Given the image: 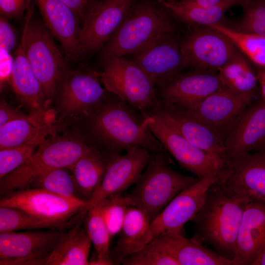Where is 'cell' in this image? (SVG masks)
<instances>
[{
    "instance_id": "14",
    "label": "cell",
    "mask_w": 265,
    "mask_h": 265,
    "mask_svg": "<svg viewBox=\"0 0 265 265\" xmlns=\"http://www.w3.org/2000/svg\"><path fill=\"white\" fill-rule=\"evenodd\" d=\"M181 38L179 33L165 34L124 57L143 70L156 87L188 67L181 50Z\"/></svg>"
},
{
    "instance_id": "17",
    "label": "cell",
    "mask_w": 265,
    "mask_h": 265,
    "mask_svg": "<svg viewBox=\"0 0 265 265\" xmlns=\"http://www.w3.org/2000/svg\"><path fill=\"white\" fill-rule=\"evenodd\" d=\"M225 87L216 72L192 69L174 75L156 89L159 101L188 108Z\"/></svg>"
},
{
    "instance_id": "41",
    "label": "cell",
    "mask_w": 265,
    "mask_h": 265,
    "mask_svg": "<svg viewBox=\"0 0 265 265\" xmlns=\"http://www.w3.org/2000/svg\"><path fill=\"white\" fill-rule=\"evenodd\" d=\"M30 0H0V13L8 19H18L31 6Z\"/></svg>"
},
{
    "instance_id": "4",
    "label": "cell",
    "mask_w": 265,
    "mask_h": 265,
    "mask_svg": "<svg viewBox=\"0 0 265 265\" xmlns=\"http://www.w3.org/2000/svg\"><path fill=\"white\" fill-rule=\"evenodd\" d=\"M31 157L17 169L0 179L1 196L29 188L39 175L51 169H70L94 147L84 138L65 136L44 140Z\"/></svg>"
},
{
    "instance_id": "3",
    "label": "cell",
    "mask_w": 265,
    "mask_h": 265,
    "mask_svg": "<svg viewBox=\"0 0 265 265\" xmlns=\"http://www.w3.org/2000/svg\"><path fill=\"white\" fill-rule=\"evenodd\" d=\"M175 19L159 0H135L102 49V58L124 56L159 36L179 33Z\"/></svg>"
},
{
    "instance_id": "21",
    "label": "cell",
    "mask_w": 265,
    "mask_h": 265,
    "mask_svg": "<svg viewBox=\"0 0 265 265\" xmlns=\"http://www.w3.org/2000/svg\"><path fill=\"white\" fill-rule=\"evenodd\" d=\"M44 24L62 46L66 58L76 61L81 55L79 35L80 21L61 0H35Z\"/></svg>"
},
{
    "instance_id": "26",
    "label": "cell",
    "mask_w": 265,
    "mask_h": 265,
    "mask_svg": "<svg viewBox=\"0 0 265 265\" xmlns=\"http://www.w3.org/2000/svg\"><path fill=\"white\" fill-rule=\"evenodd\" d=\"M119 234L117 243L110 252L114 265L122 264L125 258L139 251L154 239L149 218L134 206L128 208Z\"/></svg>"
},
{
    "instance_id": "36",
    "label": "cell",
    "mask_w": 265,
    "mask_h": 265,
    "mask_svg": "<svg viewBox=\"0 0 265 265\" xmlns=\"http://www.w3.org/2000/svg\"><path fill=\"white\" fill-rule=\"evenodd\" d=\"M102 216L111 237L119 234L122 228L127 210L132 206L130 198L127 195H114L97 203Z\"/></svg>"
},
{
    "instance_id": "9",
    "label": "cell",
    "mask_w": 265,
    "mask_h": 265,
    "mask_svg": "<svg viewBox=\"0 0 265 265\" xmlns=\"http://www.w3.org/2000/svg\"><path fill=\"white\" fill-rule=\"evenodd\" d=\"M146 113L151 116L150 130L181 167L199 179L219 176L225 164L223 159L196 147L162 119Z\"/></svg>"
},
{
    "instance_id": "38",
    "label": "cell",
    "mask_w": 265,
    "mask_h": 265,
    "mask_svg": "<svg viewBox=\"0 0 265 265\" xmlns=\"http://www.w3.org/2000/svg\"><path fill=\"white\" fill-rule=\"evenodd\" d=\"M124 265H179L171 256L161 250L153 240L139 251L127 257Z\"/></svg>"
},
{
    "instance_id": "7",
    "label": "cell",
    "mask_w": 265,
    "mask_h": 265,
    "mask_svg": "<svg viewBox=\"0 0 265 265\" xmlns=\"http://www.w3.org/2000/svg\"><path fill=\"white\" fill-rule=\"evenodd\" d=\"M104 60L100 80L107 92L142 111L158 104L155 85L138 65L124 56H111Z\"/></svg>"
},
{
    "instance_id": "35",
    "label": "cell",
    "mask_w": 265,
    "mask_h": 265,
    "mask_svg": "<svg viewBox=\"0 0 265 265\" xmlns=\"http://www.w3.org/2000/svg\"><path fill=\"white\" fill-rule=\"evenodd\" d=\"M69 170L67 168H60L44 172L33 180L30 186L66 197L81 198Z\"/></svg>"
},
{
    "instance_id": "27",
    "label": "cell",
    "mask_w": 265,
    "mask_h": 265,
    "mask_svg": "<svg viewBox=\"0 0 265 265\" xmlns=\"http://www.w3.org/2000/svg\"><path fill=\"white\" fill-rule=\"evenodd\" d=\"M64 124L55 121V114L44 118L31 115L26 119H17L0 127V149L30 143L39 145L46 137Z\"/></svg>"
},
{
    "instance_id": "18",
    "label": "cell",
    "mask_w": 265,
    "mask_h": 265,
    "mask_svg": "<svg viewBox=\"0 0 265 265\" xmlns=\"http://www.w3.org/2000/svg\"><path fill=\"white\" fill-rule=\"evenodd\" d=\"M144 148H134L121 154H107L108 160L103 181L91 199L87 209L109 196L122 192L138 180L151 158Z\"/></svg>"
},
{
    "instance_id": "29",
    "label": "cell",
    "mask_w": 265,
    "mask_h": 265,
    "mask_svg": "<svg viewBox=\"0 0 265 265\" xmlns=\"http://www.w3.org/2000/svg\"><path fill=\"white\" fill-rule=\"evenodd\" d=\"M108 155L95 148L69 169L80 198L89 202L99 188L107 165Z\"/></svg>"
},
{
    "instance_id": "40",
    "label": "cell",
    "mask_w": 265,
    "mask_h": 265,
    "mask_svg": "<svg viewBox=\"0 0 265 265\" xmlns=\"http://www.w3.org/2000/svg\"><path fill=\"white\" fill-rule=\"evenodd\" d=\"M15 30L10 24L9 19L0 16V49L11 53L17 43Z\"/></svg>"
},
{
    "instance_id": "28",
    "label": "cell",
    "mask_w": 265,
    "mask_h": 265,
    "mask_svg": "<svg viewBox=\"0 0 265 265\" xmlns=\"http://www.w3.org/2000/svg\"><path fill=\"white\" fill-rule=\"evenodd\" d=\"M85 217L64 232L45 265H89L88 256L92 242L86 229L82 227Z\"/></svg>"
},
{
    "instance_id": "43",
    "label": "cell",
    "mask_w": 265,
    "mask_h": 265,
    "mask_svg": "<svg viewBox=\"0 0 265 265\" xmlns=\"http://www.w3.org/2000/svg\"><path fill=\"white\" fill-rule=\"evenodd\" d=\"M31 116L24 114L9 106L1 99L0 104V127L11 121L21 119H26Z\"/></svg>"
},
{
    "instance_id": "46",
    "label": "cell",
    "mask_w": 265,
    "mask_h": 265,
    "mask_svg": "<svg viewBox=\"0 0 265 265\" xmlns=\"http://www.w3.org/2000/svg\"><path fill=\"white\" fill-rule=\"evenodd\" d=\"M256 74L261 100L265 104V68L257 67Z\"/></svg>"
},
{
    "instance_id": "44",
    "label": "cell",
    "mask_w": 265,
    "mask_h": 265,
    "mask_svg": "<svg viewBox=\"0 0 265 265\" xmlns=\"http://www.w3.org/2000/svg\"><path fill=\"white\" fill-rule=\"evenodd\" d=\"M243 0H180L181 1L199 7L215 8L227 7L231 8L240 5Z\"/></svg>"
},
{
    "instance_id": "23",
    "label": "cell",
    "mask_w": 265,
    "mask_h": 265,
    "mask_svg": "<svg viewBox=\"0 0 265 265\" xmlns=\"http://www.w3.org/2000/svg\"><path fill=\"white\" fill-rule=\"evenodd\" d=\"M265 246V202L251 200L239 227L233 265H253Z\"/></svg>"
},
{
    "instance_id": "15",
    "label": "cell",
    "mask_w": 265,
    "mask_h": 265,
    "mask_svg": "<svg viewBox=\"0 0 265 265\" xmlns=\"http://www.w3.org/2000/svg\"><path fill=\"white\" fill-rule=\"evenodd\" d=\"M100 73L94 71L68 72L59 87L60 120L83 118L104 99L107 91L100 83Z\"/></svg>"
},
{
    "instance_id": "37",
    "label": "cell",
    "mask_w": 265,
    "mask_h": 265,
    "mask_svg": "<svg viewBox=\"0 0 265 265\" xmlns=\"http://www.w3.org/2000/svg\"><path fill=\"white\" fill-rule=\"evenodd\" d=\"M239 21L232 28L265 37V0H243Z\"/></svg>"
},
{
    "instance_id": "42",
    "label": "cell",
    "mask_w": 265,
    "mask_h": 265,
    "mask_svg": "<svg viewBox=\"0 0 265 265\" xmlns=\"http://www.w3.org/2000/svg\"><path fill=\"white\" fill-rule=\"evenodd\" d=\"M13 65V55L0 49V88L10 82Z\"/></svg>"
},
{
    "instance_id": "6",
    "label": "cell",
    "mask_w": 265,
    "mask_h": 265,
    "mask_svg": "<svg viewBox=\"0 0 265 265\" xmlns=\"http://www.w3.org/2000/svg\"><path fill=\"white\" fill-rule=\"evenodd\" d=\"M33 6L26 10L22 36L25 51L45 96L51 102L68 73L66 58L44 23L33 19Z\"/></svg>"
},
{
    "instance_id": "32",
    "label": "cell",
    "mask_w": 265,
    "mask_h": 265,
    "mask_svg": "<svg viewBox=\"0 0 265 265\" xmlns=\"http://www.w3.org/2000/svg\"><path fill=\"white\" fill-rule=\"evenodd\" d=\"M84 216L69 222H55L38 218L16 208L0 206V233L42 229L63 230L72 227Z\"/></svg>"
},
{
    "instance_id": "47",
    "label": "cell",
    "mask_w": 265,
    "mask_h": 265,
    "mask_svg": "<svg viewBox=\"0 0 265 265\" xmlns=\"http://www.w3.org/2000/svg\"><path fill=\"white\" fill-rule=\"evenodd\" d=\"M253 265H265V246L254 262Z\"/></svg>"
},
{
    "instance_id": "33",
    "label": "cell",
    "mask_w": 265,
    "mask_h": 265,
    "mask_svg": "<svg viewBox=\"0 0 265 265\" xmlns=\"http://www.w3.org/2000/svg\"><path fill=\"white\" fill-rule=\"evenodd\" d=\"M85 229L97 252V259L89 265H114L110 257V239L111 238L105 223L100 207L96 204L90 207L86 214Z\"/></svg>"
},
{
    "instance_id": "8",
    "label": "cell",
    "mask_w": 265,
    "mask_h": 265,
    "mask_svg": "<svg viewBox=\"0 0 265 265\" xmlns=\"http://www.w3.org/2000/svg\"><path fill=\"white\" fill-rule=\"evenodd\" d=\"M88 202L40 188H28L1 196L0 206L16 208L45 220L66 222L85 215Z\"/></svg>"
},
{
    "instance_id": "10",
    "label": "cell",
    "mask_w": 265,
    "mask_h": 265,
    "mask_svg": "<svg viewBox=\"0 0 265 265\" xmlns=\"http://www.w3.org/2000/svg\"><path fill=\"white\" fill-rule=\"evenodd\" d=\"M191 28L180 41L188 67L218 72L239 51L228 37L211 26Z\"/></svg>"
},
{
    "instance_id": "34",
    "label": "cell",
    "mask_w": 265,
    "mask_h": 265,
    "mask_svg": "<svg viewBox=\"0 0 265 265\" xmlns=\"http://www.w3.org/2000/svg\"><path fill=\"white\" fill-rule=\"evenodd\" d=\"M228 37L256 67L265 68V37L236 30L223 24L211 26Z\"/></svg>"
},
{
    "instance_id": "22",
    "label": "cell",
    "mask_w": 265,
    "mask_h": 265,
    "mask_svg": "<svg viewBox=\"0 0 265 265\" xmlns=\"http://www.w3.org/2000/svg\"><path fill=\"white\" fill-rule=\"evenodd\" d=\"M13 56V69L9 83L14 91L29 110V114L39 118L50 115L53 110L47 109L50 102L46 98L28 60L23 36Z\"/></svg>"
},
{
    "instance_id": "48",
    "label": "cell",
    "mask_w": 265,
    "mask_h": 265,
    "mask_svg": "<svg viewBox=\"0 0 265 265\" xmlns=\"http://www.w3.org/2000/svg\"><path fill=\"white\" fill-rule=\"evenodd\" d=\"M165 1H168V2H174L177 1L176 0H164Z\"/></svg>"
},
{
    "instance_id": "11",
    "label": "cell",
    "mask_w": 265,
    "mask_h": 265,
    "mask_svg": "<svg viewBox=\"0 0 265 265\" xmlns=\"http://www.w3.org/2000/svg\"><path fill=\"white\" fill-rule=\"evenodd\" d=\"M135 0H91L83 16L79 35L81 55L102 50Z\"/></svg>"
},
{
    "instance_id": "13",
    "label": "cell",
    "mask_w": 265,
    "mask_h": 265,
    "mask_svg": "<svg viewBox=\"0 0 265 265\" xmlns=\"http://www.w3.org/2000/svg\"><path fill=\"white\" fill-rule=\"evenodd\" d=\"M63 233L58 229L0 233V265H45Z\"/></svg>"
},
{
    "instance_id": "25",
    "label": "cell",
    "mask_w": 265,
    "mask_h": 265,
    "mask_svg": "<svg viewBox=\"0 0 265 265\" xmlns=\"http://www.w3.org/2000/svg\"><path fill=\"white\" fill-rule=\"evenodd\" d=\"M153 240L179 265H233V261L181 233L163 234Z\"/></svg>"
},
{
    "instance_id": "1",
    "label": "cell",
    "mask_w": 265,
    "mask_h": 265,
    "mask_svg": "<svg viewBox=\"0 0 265 265\" xmlns=\"http://www.w3.org/2000/svg\"><path fill=\"white\" fill-rule=\"evenodd\" d=\"M88 115L91 136L106 148L105 153L121 154L134 148L151 153H166L149 127L151 116L109 92Z\"/></svg>"
},
{
    "instance_id": "5",
    "label": "cell",
    "mask_w": 265,
    "mask_h": 265,
    "mask_svg": "<svg viewBox=\"0 0 265 265\" xmlns=\"http://www.w3.org/2000/svg\"><path fill=\"white\" fill-rule=\"evenodd\" d=\"M165 153H152L147 166L128 195L132 206L142 210L151 223L180 192L199 179L170 167Z\"/></svg>"
},
{
    "instance_id": "16",
    "label": "cell",
    "mask_w": 265,
    "mask_h": 265,
    "mask_svg": "<svg viewBox=\"0 0 265 265\" xmlns=\"http://www.w3.org/2000/svg\"><path fill=\"white\" fill-rule=\"evenodd\" d=\"M216 181L251 200L265 202V148L230 158Z\"/></svg>"
},
{
    "instance_id": "12",
    "label": "cell",
    "mask_w": 265,
    "mask_h": 265,
    "mask_svg": "<svg viewBox=\"0 0 265 265\" xmlns=\"http://www.w3.org/2000/svg\"><path fill=\"white\" fill-rule=\"evenodd\" d=\"M255 98L226 87L198 103L184 108L225 142Z\"/></svg>"
},
{
    "instance_id": "45",
    "label": "cell",
    "mask_w": 265,
    "mask_h": 265,
    "mask_svg": "<svg viewBox=\"0 0 265 265\" xmlns=\"http://www.w3.org/2000/svg\"><path fill=\"white\" fill-rule=\"evenodd\" d=\"M75 13L80 22H82L85 12L91 0H61Z\"/></svg>"
},
{
    "instance_id": "30",
    "label": "cell",
    "mask_w": 265,
    "mask_h": 265,
    "mask_svg": "<svg viewBox=\"0 0 265 265\" xmlns=\"http://www.w3.org/2000/svg\"><path fill=\"white\" fill-rule=\"evenodd\" d=\"M218 74L226 87L256 97L258 85L256 72L240 51L218 71Z\"/></svg>"
},
{
    "instance_id": "19",
    "label": "cell",
    "mask_w": 265,
    "mask_h": 265,
    "mask_svg": "<svg viewBox=\"0 0 265 265\" xmlns=\"http://www.w3.org/2000/svg\"><path fill=\"white\" fill-rule=\"evenodd\" d=\"M145 112L162 119L196 147L220 157L225 162L229 159L224 142L184 108L159 100L156 106Z\"/></svg>"
},
{
    "instance_id": "31",
    "label": "cell",
    "mask_w": 265,
    "mask_h": 265,
    "mask_svg": "<svg viewBox=\"0 0 265 265\" xmlns=\"http://www.w3.org/2000/svg\"><path fill=\"white\" fill-rule=\"evenodd\" d=\"M177 20L193 27L210 26L223 24L227 7L206 8L184 3L158 0Z\"/></svg>"
},
{
    "instance_id": "2",
    "label": "cell",
    "mask_w": 265,
    "mask_h": 265,
    "mask_svg": "<svg viewBox=\"0 0 265 265\" xmlns=\"http://www.w3.org/2000/svg\"><path fill=\"white\" fill-rule=\"evenodd\" d=\"M216 180L209 187L201 208L191 220L192 238L212 246L217 254L233 263L242 215L251 200L226 188Z\"/></svg>"
},
{
    "instance_id": "20",
    "label": "cell",
    "mask_w": 265,
    "mask_h": 265,
    "mask_svg": "<svg viewBox=\"0 0 265 265\" xmlns=\"http://www.w3.org/2000/svg\"><path fill=\"white\" fill-rule=\"evenodd\" d=\"M218 177L199 179L178 194L151 222L154 238L165 233H181L199 211L208 190Z\"/></svg>"
},
{
    "instance_id": "39",
    "label": "cell",
    "mask_w": 265,
    "mask_h": 265,
    "mask_svg": "<svg viewBox=\"0 0 265 265\" xmlns=\"http://www.w3.org/2000/svg\"><path fill=\"white\" fill-rule=\"evenodd\" d=\"M37 143L0 149V179L26 162L33 154Z\"/></svg>"
},
{
    "instance_id": "24",
    "label": "cell",
    "mask_w": 265,
    "mask_h": 265,
    "mask_svg": "<svg viewBox=\"0 0 265 265\" xmlns=\"http://www.w3.org/2000/svg\"><path fill=\"white\" fill-rule=\"evenodd\" d=\"M225 145L229 159L265 148V104H252L229 134Z\"/></svg>"
}]
</instances>
